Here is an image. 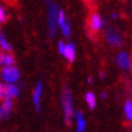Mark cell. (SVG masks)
<instances>
[{
	"mask_svg": "<svg viewBox=\"0 0 132 132\" xmlns=\"http://www.w3.org/2000/svg\"><path fill=\"white\" fill-rule=\"evenodd\" d=\"M61 102L62 108L64 113V120L66 125H69L75 116V109H74V98L71 91L67 85H64L61 91Z\"/></svg>",
	"mask_w": 132,
	"mask_h": 132,
	"instance_id": "cell-1",
	"label": "cell"
},
{
	"mask_svg": "<svg viewBox=\"0 0 132 132\" xmlns=\"http://www.w3.org/2000/svg\"><path fill=\"white\" fill-rule=\"evenodd\" d=\"M59 7L56 3L52 2L48 5V31L50 38L55 37L57 31V16H59Z\"/></svg>",
	"mask_w": 132,
	"mask_h": 132,
	"instance_id": "cell-2",
	"label": "cell"
},
{
	"mask_svg": "<svg viewBox=\"0 0 132 132\" xmlns=\"http://www.w3.org/2000/svg\"><path fill=\"white\" fill-rule=\"evenodd\" d=\"M0 76H1V79L5 84H15V82L19 81L21 73L16 66L11 65L2 67L1 71H0Z\"/></svg>",
	"mask_w": 132,
	"mask_h": 132,
	"instance_id": "cell-3",
	"label": "cell"
},
{
	"mask_svg": "<svg viewBox=\"0 0 132 132\" xmlns=\"http://www.w3.org/2000/svg\"><path fill=\"white\" fill-rule=\"evenodd\" d=\"M104 37H105V40L109 46L116 47V48L122 46V38L116 28H112V27L107 28Z\"/></svg>",
	"mask_w": 132,
	"mask_h": 132,
	"instance_id": "cell-4",
	"label": "cell"
},
{
	"mask_svg": "<svg viewBox=\"0 0 132 132\" xmlns=\"http://www.w3.org/2000/svg\"><path fill=\"white\" fill-rule=\"evenodd\" d=\"M115 62L119 68L123 70H129L132 68V60L130 54L127 51H121L119 52L116 57H115Z\"/></svg>",
	"mask_w": 132,
	"mask_h": 132,
	"instance_id": "cell-5",
	"label": "cell"
},
{
	"mask_svg": "<svg viewBox=\"0 0 132 132\" xmlns=\"http://www.w3.org/2000/svg\"><path fill=\"white\" fill-rule=\"evenodd\" d=\"M104 25V21L97 13H92L89 18V28L93 32H97L102 29Z\"/></svg>",
	"mask_w": 132,
	"mask_h": 132,
	"instance_id": "cell-6",
	"label": "cell"
},
{
	"mask_svg": "<svg viewBox=\"0 0 132 132\" xmlns=\"http://www.w3.org/2000/svg\"><path fill=\"white\" fill-rule=\"evenodd\" d=\"M13 105H14V102H13L12 98H8V97L3 98L1 106H0V118L7 119L10 116L11 112H12Z\"/></svg>",
	"mask_w": 132,
	"mask_h": 132,
	"instance_id": "cell-7",
	"label": "cell"
},
{
	"mask_svg": "<svg viewBox=\"0 0 132 132\" xmlns=\"http://www.w3.org/2000/svg\"><path fill=\"white\" fill-rule=\"evenodd\" d=\"M42 91H43L42 81L39 80L37 82L36 87H35L34 92H32V103H34L35 108H36L37 112H40V98H41Z\"/></svg>",
	"mask_w": 132,
	"mask_h": 132,
	"instance_id": "cell-8",
	"label": "cell"
},
{
	"mask_svg": "<svg viewBox=\"0 0 132 132\" xmlns=\"http://www.w3.org/2000/svg\"><path fill=\"white\" fill-rule=\"evenodd\" d=\"M20 94V89L15 84H5L3 91V98H13Z\"/></svg>",
	"mask_w": 132,
	"mask_h": 132,
	"instance_id": "cell-9",
	"label": "cell"
},
{
	"mask_svg": "<svg viewBox=\"0 0 132 132\" xmlns=\"http://www.w3.org/2000/svg\"><path fill=\"white\" fill-rule=\"evenodd\" d=\"M75 121H76V130L77 132H85L86 131V118L84 116V113L81 111H78L75 113Z\"/></svg>",
	"mask_w": 132,
	"mask_h": 132,
	"instance_id": "cell-10",
	"label": "cell"
},
{
	"mask_svg": "<svg viewBox=\"0 0 132 132\" xmlns=\"http://www.w3.org/2000/svg\"><path fill=\"white\" fill-rule=\"evenodd\" d=\"M62 55L67 60L69 63H73L76 59V48L73 43H67L65 45V49Z\"/></svg>",
	"mask_w": 132,
	"mask_h": 132,
	"instance_id": "cell-11",
	"label": "cell"
},
{
	"mask_svg": "<svg viewBox=\"0 0 132 132\" xmlns=\"http://www.w3.org/2000/svg\"><path fill=\"white\" fill-rule=\"evenodd\" d=\"M15 64V57L9 52H0V66H11Z\"/></svg>",
	"mask_w": 132,
	"mask_h": 132,
	"instance_id": "cell-12",
	"label": "cell"
},
{
	"mask_svg": "<svg viewBox=\"0 0 132 132\" xmlns=\"http://www.w3.org/2000/svg\"><path fill=\"white\" fill-rule=\"evenodd\" d=\"M85 98H86V102L88 104L90 109H94L95 106H96V96L93 92H87L86 95H85Z\"/></svg>",
	"mask_w": 132,
	"mask_h": 132,
	"instance_id": "cell-13",
	"label": "cell"
},
{
	"mask_svg": "<svg viewBox=\"0 0 132 132\" xmlns=\"http://www.w3.org/2000/svg\"><path fill=\"white\" fill-rule=\"evenodd\" d=\"M123 112L127 120L132 121V100H127L123 104Z\"/></svg>",
	"mask_w": 132,
	"mask_h": 132,
	"instance_id": "cell-14",
	"label": "cell"
},
{
	"mask_svg": "<svg viewBox=\"0 0 132 132\" xmlns=\"http://www.w3.org/2000/svg\"><path fill=\"white\" fill-rule=\"evenodd\" d=\"M0 49L4 52L12 51V46H11L10 42H8V40L2 36H0Z\"/></svg>",
	"mask_w": 132,
	"mask_h": 132,
	"instance_id": "cell-15",
	"label": "cell"
},
{
	"mask_svg": "<svg viewBox=\"0 0 132 132\" xmlns=\"http://www.w3.org/2000/svg\"><path fill=\"white\" fill-rule=\"evenodd\" d=\"M60 28H61V31H62V34L65 36V37H68L70 35V32H71V28H70V23L66 20L64 23L61 25V26H59Z\"/></svg>",
	"mask_w": 132,
	"mask_h": 132,
	"instance_id": "cell-16",
	"label": "cell"
},
{
	"mask_svg": "<svg viewBox=\"0 0 132 132\" xmlns=\"http://www.w3.org/2000/svg\"><path fill=\"white\" fill-rule=\"evenodd\" d=\"M7 20H8V13H7V11L3 9V7L0 5V24L5 23Z\"/></svg>",
	"mask_w": 132,
	"mask_h": 132,
	"instance_id": "cell-17",
	"label": "cell"
},
{
	"mask_svg": "<svg viewBox=\"0 0 132 132\" xmlns=\"http://www.w3.org/2000/svg\"><path fill=\"white\" fill-rule=\"evenodd\" d=\"M57 48H59V52L61 53V54H63V52H64V49H65V43H64L62 40H61V41H59Z\"/></svg>",
	"mask_w": 132,
	"mask_h": 132,
	"instance_id": "cell-18",
	"label": "cell"
},
{
	"mask_svg": "<svg viewBox=\"0 0 132 132\" xmlns=\"http://www.w3.org/2000/svg\"><path fill=\"white\" fill-rule=\"evenodd\" d=\"M3 91H4V85L0 81V101L3 100Z\"/></svg>",
	"mask_w": 132,
	"mask_h": 132,
	"instance_id": "cell-19",
	"label": "cell"
},
{
	"mask_svg": "<svg viewBox=\"0 0 132 132\" xmlns=\"http://www.w3.org/2000/svg\"><path fill=\"white\" fill-rule=\"evenodd\" d=\"M117 18H118V14H117V13H115V12H114V13H112V19L116 20Z\"/></svg>",
	"mask_w": 132,
	"mask_h": 132,
	"instance_id": "cell-20",
	"label": "cell"
},
{
	"mask_svg": "<svg viewBox=\"0 0 132 132\" xmlns=\"http://www.w3.org/2000/svg\"><path fill=\"white\" fill-rule=\"evenodd\" d=\"M101 96H102V98H106L107 97V93L106 92H102L101 93Z\"/></svg>",
	"mask_w": 132,
	"mask_h": 132,
	"instance_id": "cell-21",
	"label": "cell"
},
{
	"mask_svg": "<svg viewBox=\"0 0 132 132\" xmlns=\"http://www.w3.org/2000/svg\"><path fill=\"white\" fill-rule=\"evenodd\" d=\"M53 2V0H45V3L47 4V5H49V4H51Z\"/></svg>",
	"mask_w": 132,
	"mask_h": 132,
	"instance_id": "cell-22",
	"label": "cell"
},
{
	"mask_svg": "<svg viewBox=\"0 0 132 132\" xmlns=\"http://www.w3.org/2000/svg\"><path fill=\"white\" fill-rule=\"evenodd\" d=\"M100 77H101V79H104V78H105V74H104L103 71H101V73H100Z\"/></svg>",
	"mask_w": 132,
	"mask_h": 132,
	"instance_id": "cell-23",
	"label": "cell"
},
{
	"mask_svg": "<svg viewBox=\"0 0 132 132\" xmlns=\"http://www.w3.org/2000/svg\"><path fill=\"white\" fill-rule=\"evenodd\" d=\"M4 1H5V2H8V3H13L15 0H4Z\"/></svg>",
	"mask_w": 132,
	"mask_h": 132,
	"instance_id": "cell-24",
	"label": "cell"
},
{
	"mask_svg": "<svg viewBox=\"0 0 132 132\" xmlns=\"http://www.w3.org/2000/svg\"><path fill=\"white\" fill-rule=\"evenodd\" d=\"M88 82H89L90 85L92 84V77H89V78H88Z\"/></svg>",
	"mask_w": 132,
	"mask_h": 132,
	"instance_id": "cell-25",
	"label": "cell"
},
{
	"mask_svg": "<svg viewBox=\"0 0 132 132\" xmlns=\"http://www.w3.org/2000/svg\"><path fill=\"white\" fill-rule=\"evenodd\" d=\"M0 36H1V31H0Z\"/></svg>",
	"mask_w": 132,
	"mask_h": 132,
	"instance_id": "cell-26",
	"label": "cell"
},
{
	"mask_svg": "<svg viewBox=\"0 0 132 132\" xmlns=\"http://www.w3.org/2000/svg\"><path fill=\"white\" fill-rule=\"evenodd\" d=\"M131 9H132V4H131Z\"/></svg>",
	"mask_w": 132,
	"mask_h": 132,
	"instance_id": "cell-27",
	"label": "cell"
},
{
	"mask_svg": "<svg viewBox=\"0 0 132 132\" xmlns=\"http://www.w3.org/2000/svg\"><path fill=\"white\" fill-rule=\"evenodd\" d=\"M0 119H1V118H0Z\"/></svg>",
	"mask_w": 132,
	"mask_h": 132,
	"instance_id": "cell-28",
	"label": "cell"
}]
</instances>
